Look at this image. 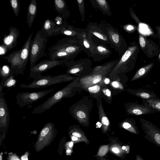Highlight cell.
Masks as SVG:
<instances>
[{
    "label": "cell",
    "instance_id": "cell-41",
    "mask_svg": "<svg viewBox=\"0 0 160 160\" xmlns=\"http://www.w3.org/2000/svg\"><path fill=\"white\" fill-rule=\"evenodd\" d=\"M70 137L72 141L74 143H78L83 141L80 138L77 137L72 135H70Z\"/></svg>",
    "mask_w": 160,
    "mask_h": 160
},
{
    "label": "cell",
    "instance_id": "cell-47",
    "mask_svg": "<svg viewBox=\"0 0 160 160\" xmlns=\"http://www.w3.org/2000/svg\"><path fill=\"white\" fill-rule=\"evenodd\" d=\"M28 155L26 154L23 156L21 158L22 160H28Z\"/></svg>",
    "mask_w": 160,
    "mask_h": 160
},
{
    "label": "cell",
    "instance_id": "cell-36",
    "mask_svg": "<svg viewBox=\"0 0 160 160\" xmlns=\"http://www.w3.org/2000/svg\"><path fill=\"white\" fill-rule=\"evenodd\" d=\"M11 69L8 66L4 65L0 69V73L2 78L8 76L11 72Z\"/></svg>",
    "mask_w": 160,
    "mask_h": 160
},
{
    "label": "cell",
    "instance_id": "cell-42",
    "mask_svg": "<svg viewBox=\"0 0 160 160\" xmlns=\"http://www.w3.org/2000/svg\"><path fill=\"white\" fill-rule=\"evenodd\" d=\"M101 76L100 75H98L95 76L93 80V82L94 83H96L99 82L101 79Z\"/></svg>",
    "mask_w": 160,
    "mask_h": 160
},
{
    "label": "cell",
    "instance_id": "cell-27",
    "mask_svg": "<svg viewBox=\"0 0 160 160\" xmlns=\"http://www.w3.org/2000/svg\"><path fill=\"white\" fill-rule=\"evenodd\" d=\"M66 19L60 15L56 16L53 19L55 25V29H58L67 26L69 24Z\"/></svg>",
    "mask_w": 160,
    "mask_h": 160
},
{
    "label": "cell",
    "instance_id": "cell-9",
    "mask_svg": "<svg viewBox=\"0 0 160 160\" xmlns=\"http://www.w3.org/2000/svg\"><path fill=\"white\" fill-rule=\"evenodd\" d=\"M54 89L53 88L47 90L18 93L16 96V103L20 108L23 107L41 99Z\"/></svg>",
    "mask_w": 160,
    "mask_h": 160
},
{
    "label": "cell",
    "instance_id": "cell-25",
    "mask_svg": "<svg viewBox=\"0 0 160 160\" xmlns=\"http://www.w3.org/2000/svg\"><path fill=\"white\" fill-rule=\"evenodd\" d=\"M154 65V63L152 62L139 68L137 71L131 81H134L145 77L151 71Z\"/></svg>",
    "mask_w": 160,
    "mask_h": 160
},
{
    "label": "cell",
    "instance_id": "cell-43",
    "mask_svg": "<svg viewBox=\"0 0 160 160\" xmlns=\"http://www.w3.org/2000/svg\"><path fill=\"white\" fill-rule=\"evenodd\" d=\"M157 30V35L159 40V44L160 46V26H157L155 27Z\"/></svg>",
    "mask_w": 160,
    "mask_h": 160
},
{
    "label": "cell",
    "instance_id": "cell-5",
    "mask_svg": "<svg viewBox=\"0 0 160 160\" xmlns=\"http://www.w3.org/2000/svg\"><path fill=\"white\" fill-rule=\"evenodd\" d=\"M139 52V47L137 43L135 42H130L128 48L120 58L113 71L120 69L126 70L133 69L135 66Z\"/></svg>",
    "mask_w": 160,
    "mask_h": 160
},
{
    "label": "cell",
    "instance_id": "cell-40",
    "mask_svg": "<svg viewBox=\"0 0 160 160\" xmlns=\"http://www.w3.org/2000/svg\"><path fill=\"white\" fill-rule=\"evenodd\" d=\"M102 122L104 125L107 127L108 126L109 124V120L106 117H103L102 118Z\"/></svg>",
    "mask_w": 160,
    "mask_h": 160
},
{
    "label": "cell",
    "instance_id": "cell-55",
    "mask_svg": "<svg viewBox=\"0 0 160 160\" xmlns=\"http://www.w3.org/2000/svg\"><path fill=\"white\" fill-rule=\"evenodd\" d=\"M2 154H3V153H2V152L1 153V154H0V160H2Z\"/></svg>",
    "mask_w": 160,
    "mask_h": 160
},
{
    "label": "cell",
    "instance_id": "cell-32",
    "mask_svg": "<svg viewBox=\"0 0 160 160\" xmlns=\"http://www.w3.org/2000/svg\"><path fill=\"white\" fill-rule=\"evenodd\" d=\"M9 1L15 16L18 17L20 10L19 1L18 0H9Z\"/></svg>",
    "mask_w": 160,
    "mask_h": 160
},
{
    "label": "cell",
    "instance_id": "cell-35",
    "mask_svg": "<svg viewBox=\"0 0 160 160\" xmlns=\"http://www.w3.org/2000/svg\"><path fill=\"white\" fill-rule=\"evenodd\" d=\"M123 29L128 33H132L138 29V27L134 25L128 24L124 25Z\"/></svg>",
    "mask_w": 160,
    "mask_h": 160
},
{
    "label": "cell",
    "instance_id": "cell-22",
    "mask_svg": "<svg viewBox=\"0 0 160 160\" xmlns=\"http://www.w3.org/2000/svg\"><path fill=\"white\" fill-rule=\"evenodd\" d=\"M91 3L93 7L98 9L103 14L109 16H112L110 6L106 0H91Z\"/></svg>",
    "mask_w": 160,
    "mask_h": 160
},
{
    "label": "cell",
    "instance_id": "cell-48",
    "mask_svg": "<svg viewBox=\"0 0 160 160\" xmlns=\"http://www.w3.org/2000/svg\"><path fill=\"white\" fill-rule=\"evenodd\" d=\"M112 85L115 88L118 87L119 86V85L118 82L115 81L113 82L112 83Z\"/></svg>",
    "mask_w": 160,
    "mask_h": 160
},
{
    "label": "cell",
    "instance_id": "cell-3",
    "mask_svg": "<svg viewBox=\"0 0 160 160\" xmlns=\"http://www.w3.org/2000/svg\"><path fill=\"white\" fill-rule=\"evenodd\" d=\"M83 50L84 48L80 38L67 37L59 40L53 46L50 47L48 52H65L74 59Z\"/></svg>",
    "mask_w": 160,
    "mask_h": 160
},
{
    "label": "cell",
    "instance_id": "cell-17",
    "mask_svg": "<svg viewBox=\"0 0 160 160\" xmlns=\"http://www.w3.org/2000/svg\"><path fill=\"white\" fill-rule=\"evenodd\" d=\"M8 34H5L2 39V44L5 46L8 51L16 46L17 43V39L20 36V32L16 27H11L9 28Z\"/></svg>",
    "mask_w": 160,
    "mask_h": 160
},
{
    "label": "cell",
    "instance_id": "cell-26",
    "mask_svg": "<svg viewBox=\"0 0 160 160\" xmlns=\"http://www.w3.org/2000/svg\"><path fill=\"white\" fill-rule=\"evenodd\" d=\"M55 25L53 20L47 18L44 22L41 29L47 34L49 38L53 36L55 31Z\"/></svg>",
    "mask_w": 160,
    "mask_h": 160
},
{
    "label": "cell",
    "instance_id": "cell-23",
    "mask_svg": "<svg viewBox=\"0 0 160 160\" xmlns=\"http://www.w3.org/2000/svg\"><path fill=\"white\" fill-rule=\"evenodd\" d=\"M130 92L131 94L142 100H148L158 97L154 91L145 89L139 88L132 90L130 91Z\"/></svg>",
    "mask_w": 160,
    "mask_h": 160
},
{
    "label": "cell",
    "instance_id": "cell-28",
    "mask_svg": "<svg viewBox=\"0 0 160 160\" xmlns=\"http://www.w3.org/2000/svg\"><path fill=\"white\" fill-rule=\"evenodd\" d=\"M145 100L149 107L160 112V98L157 97Z\"/></svg>",
    "mask_w": 160,
    "mask_h": 160
},
{
    "label": "cell",
    "instance_id": "cell-18",
    "mask_svg": "<svg viewBox=\"0 0 160 160\" xmlns=\"http://www.w3.org/2000/svg\"><path fill=\"white\" fill-rule=\"evenodd\" d=\"M96 53L92 58L95 61H98L109 58L112 54V51L105 44L95 42Z\"/></svg>",
    "mask_w": 160,
    "mask_h": 160
},
{
    "label": "cell",
    "instance_id": "cell-49",
    "mask_svg": "<svg viewBox=\"0 0 160 160\" xmlns=\"http://www.w3.org/2000/svg\"><path fill=\"white\" fill-rule=\"evenodd\" d=\"M106 93L108 97H109L111 95V92L108 89H107L106 90Z\"/></svg>",
    "mask_w": 160,
    "mask_h": 160
},
{
    "label": "cell",
    "instance_id": "cell-10",
    "mask_svg": "<svg viewBox=\"0 0 160 160\" xmlns=\"http://www.w3.org/2000/svg\"><path fill=\"white\" fill-rule=\"evenodd\" d=\"M67 61L65 59L54 60L50 59L42 61L33 67L30 68L29 76L34 79L42 73L56 66L62 65Z\"/></svg>",
    "mask_w": 160,
    "mask_h": 160
},
{
    "label": "cell",
    "instance_id": "cell-16",
    "mask_svg": "<svg viewBox=\"0 0 160 160\" xmlns=\"http://www.w3.org/2000/svg\"><path fill=\"white\" fill-rule=\"evenodd\" d=\"M142 104L135 103L129 104L128 108L129 113L137 116L153 113L158 111L147 104L145 100H142Z\"/></svg>",
    "mask_w": 160,
    "mask_h": 160
},
{
    "label": "cell",
    "instance_id": "cell-52",
    "mask_svg": "<svg viewBox=\"0 0 160 160\" xmlns=\"http://www.w3.org/2000/svg\"><path fill=\"white\" fill-rule=\"evenodd\" d=\"M109 80L108 78H106L104 80V82L106 84H108L109 82Z\"/></svg>",
    "mask_w": 160,
    "mask_h": 160
},
{
    "label": "cell",
    "instance_id": "cell-38",
    "mask_svg": "<svg viewBox=\"0 0 160 160\" xmlns=\"http://www.w3.org/2000/svg\"><path fill=\"white\" fill-rule=\"evenodd\" d=\"M100 90V87L98 85H95L88 88L89 91L92 93H96Z\"/></svg>",
    "mask_w": 160,
    "mask_h": 160
},
{
    "label": "cell",
    "instance_id": "cell-45",
    "mask_svg": "<svg viewBox=\"0 0 160 160\" xmlns=\"http://www.w3.org/2000/svg\"><path fill=\"white\" fill-rule=\"evenodd\" d=\"M73 142L72 141H71L67 143L66 147L68 149H71L73 147Z\"/></svg>",
    "mask_w": 160,
    "mask_h": 160
},
{
    "label": "cell",
    "instance_id": "cell-19",
    "mask_svg": "<svg viewBox=\"0 0 160 160\" xmlns=\"http://www.w3.org/2000/svg\"><path fill=\"white\" fill-rule=\"evenodd\" d=\"M83 30V29L76 28L69 24L66 27L58 29H56L54 36L62 34L68 37L78 38Z\"/></svg>",
    "mask_w": 160,
    "mask_h": 160
},
{
    "label": "cell",
    "instance_id": "cell-29",
    "mask_svg": "<svg viewBox=\"0 0 160 160\" xmlns=\"http://www.w3.org/2000/svg\"><path fill=\"white\" fill-rule=\"evenodd\" d=\"M123 127L125 129L134 134H137L139 133L135 121L134 120L131 123L128 122H124L123 124Z\"/></svg>",
    "mask_w": 160,
    "mask_h": 160
},
{
    "label": "cell",
    "instance_id": "cell-8",
    "mask_svg": "<svg viewBox=\"0 0 160 160\" xmlns=\"http://www.w3.org/2000/svg\"><path fill=\"white\" fill-rule=\"evenodd\" d=\"M57 132L53 123L50 122L47 123L41 131L35 144L36 151L39 152L49 145Z\"/></svg>",
    "mask_w": 160,
    "mask_h": 160
},
{
    "label": "cell",
    "instance_id": "cell-44",
    "mask_svg": "<svg viewBox=\"0 0 160 160\" xmlns=\"http://www.w3.org/2000/svg\"><path fill=\"white\" fill-rule=\"evenodd\" d=\"M76 114L77 116L80 118H83L86 117L85 114L82 111H78L77 112Z\"/></svg>",
    "mask_w": 160,
    "mask_h": 160
},
{
    "label": "cell",
    "instance_id": "cell-7",
    "mask_svg": "<svg viewBox=\"0 0 160 160\" xmlns=\"http://www.w3.org/2000/svg\"><path fill=\"white\" fill-rule=\"evenodd\" d=\"M72 83H71L56 92L42 103L36 107L32 114H40L50 109L63 98L69 97L71 94Z\"/></svg>",
    "mask_w": 160,
    "mask_h": 160
},
{
    "label": "cell",
    "instance_id": "cell-11",
    "mask_svg": "<svg viewBox=\"0 0 160 160\" xmlns=\"http://www.w3.org/2000/svg\"><path fill=\"white\" fill-rule=\"evenodd\" d=\"M139 120L142 128L146 134L145 138L160 147V129L146 119L140 118Z\"/></svg>",
    "mask_w": 160,
    "mask_h": 160
},
{
    "label": "cell",
    "instance_id": "cell-50",
    "mask_svg": "<svg viewBox=\"0 0 160 160\" xmlns=\"http://www.w3.org/2000/svg\"><path fill=\"white\" fill-rule=\"evenodd\" d=\"M136 160H143L141 157L139 155H138L136 156Z\"/></svg>",
    "mask_w": 160,
    "mask_h": 160
},
{
    "label": "cell",
    "instance_id": "cell-24",
    "mask_svg": "<svg viewBox=\"0 0 160 160\" xmlns=\"http://www.w3.org/2000/svg\"><path fill=\"white\" fill-rule=\"evenodd\" d=\"M14 72L11 70L8 76L2 78L0 84V91H2L4 87L10 88L16 86L17 81L14 78Z\"/></svg>",
    "mask_w": 160,
    "mask_h": 160
},
{
    "label": "cell",
    "instance_id": "cell-46",
    "mask_svg": "<svg viewBox=\"0 0 160 160\" xmlns=\"http://www.w3.org/2000/svg\"><path fill=\"white\" fill-rule=\"evenodd\" d=\"M10 160H20V159L17 156L12 155L10 157Z\"/></svg>",
    "mask_w": 160,
    "mask_h": 160
},
{
    "label": "cell",
    "instance_id": "cell-1",
    "mask_svg": "<svg viewBox=\"0 0 160 160\" xmlns=\"http://www.w3.org/2000/svg\"><path fill=\"white\" fill-rule=\"evenodd\" d=\"M33 32H31L21 49L2 57L10 63L11 70L14 72L16 76L18 74H24L30 56V44Z\"/></svg>",
    "mask_w": 160,
    "mask_h": 160
},
{
    "label": "cell",
    "instance_id": "cell-14",
    "mask_svg": "<svg viewBox=\"0 0 160 160\" xmlns=\"http://www.w3.org/2000/svg\"><path fill=\"white\" fill-rule=\"evenodd\" d=\"M92 35L85 28L78 36L81 41L84 48L83 51L89 57L92 58L96 53V48L94 42L92 38Z\"/></svg>",
    "mask_w": 160,
    "mask_h": 160
},
{
    "label": "cell",
    "instance_id": "cell-2",
    "mask_svg": "<svg viewBox=\"0 0 160 160\" xmlns=\"http://www.w3.org/2000/svg\"><path fill=\"white\" fill-rule=\"evenodd\" d=\"M48 38L47 34L41 29L37 32L31 40L29 56L30 68L33 67L40 58L47 55L45 51Z\"/></svg>",
    "mask_w": 160,
    "mask_h": 160
},
{
    "label": "cell",
    "instance_id": "cell-12",
    "mask_svg": "<svg viewBox=\"0 0 160 160\" xmlns=\"http://www.w3.org/2000/svg\"><path fill=\"white\" fill-rule=\"evenodd\" d=\"M85 29L91 34L92 38L94 42L110 46L109 38L100 23L89 22Z\"/></svg>",
    "mask_w": 160,
    "mask_h": 160
},
{
    "label": "cell",
    "instance_id": "cell-39",
    "mask_svg": "<svg viewBox=\"0 0 160 160\" xmlns=\"http://www.w3.org/2000/svg\"><path fill=\"white\" fill-rule=\"evenodd\" d=\"M8 50L7 48L2 44H0V55L1 56L6 54Z\"/></svg>",
    "mask_w": 160,
    "mask_h": 160
},
{
    "label": "cell",
    "instance_id": "cell-33",
    "mask_svg": "<svg viewBox=\"0 0 160 160\" xmlns=\"http://www.w3.org/2000/svg\"><path fill=\"white\" fill-rule=\"evenodd\" d=\"M122 150V148L117 144L112 145L110 148V150L112 152L120 157L123 155Z\"/></svg>",
    "mask_w": 160,
    "mask_h": 160
},
{
    "label": "cell",
    "instance_id": "cell-20",
    "mask_svg": "<svg viewBox=\"0 0 160 160\" xmlns=\"http://www.w3.org/2000/svg\"><path fill=\"white\" fill-rule=\"evenodd\" d=\"M37 12L36 0H31L27 10V23L28 28L32 27Z\"/></svg>",
    "mask_w": 160,
    "mask_h": 160
},
{
    "label": "cell",
    "instance_id": "cell-53",
    "mask_svg": "<svg viewBox=\"0 0 160 160\" xmlns=\"http://www.w3.org/2000/svg\"><path fill=\"white\" fill-rule=\"evenodd\" d=\"M66 152L68 153H71L72 152V150L69 149H68L66 151Z\"/></svg>",
    "mask_w": 160,
    "mask_h": 160
},
{
    "label": "cell",
    "instance_id": "cell-37",
    "mask_svg": "<svg viewBox=\"0 0 160 160\" xmlns=\"http://www.w3.org/2000/svg\"><path fill=\"white\" fill-rule=\"evenodd\" d=\"M129 10L132 18L135 20L138 25V26H139V25L142 23V22L139 19L138 17L133 11L132 8H130Z\"/></svg>",
    "mask_w": 160,
    "mask_h": 160
},
{
    "label": "cell",
    "instance_id": "cell-30",
    "mask_svg": "<svg viewBox=\"0 0 160 160\" xmlns=\"http://www.w3.org/2000/svg\"><path fill=\"white\" fill-rule=\"evenodd\" d=\"M69 134L80 138L83 141L88 144L89 143V141L85 135L81 131L77 129H72L70 131Z\"/></svg>",
    "mask_w": 160,
    "mask_h": 160
},
{
    "label": "cell",
    "instance_id": "cell-54",
    "mask_svg": "<svg viewBox=\"0 0 160 160\" xmlns=\"http://www.w3.org/2000/svg\"><path fill=\"white\" fill-rule=\"evenodd\" d=\"M98 158H99V160H109L104 158L102 157H99Z\"/></svg>",
    "mask_w": 160,
    "mask_h": 160
},
{
    "label": "cell",
    "instance_id": "cell-51",
    "mask_svg": "<svg viewBox=\"0 0 160 160\" xmlns=\"http://www.w3.org/2000/svg\"><path fill=\"white\" fill-rule=\"evenodd\" d=\"M158 57L157 60L158 61V62H160V48L159 49L158 54Z\"/></svg>",
    "mask_w": 160,
    "mask_h": 160
},
{
    "label": "cell",
    "instance_id": "cell-21",
    "mask_svg": "<svg viewBox=\"0 0 160 160\" xmlns=\"http://www.w3.org/2000/svg\"><path fill=\"white\" fill-rule=\"evenodd\" d=\"M54 3L55 9L59 15L66 19L69 17L70 11L64 0H54Z\"/></svg>",
    "mask_w": 160,
    "mask_h": 160
},
{
    "label": "cell",
    "instance_id": "cell-34",
    "mask_svg": "<svg viewBox=\"0 0 160 160\" xmlns=\"http://www.w3.org/2000/svg\"><path fill=\"white\" fill-rule=\"evenodd\" d=\"M109 147V145H103L101 146L99 148L96 156L102 157L105 156L108 151Z\"/></svg>",
    "mask_w": 160,
    "mask_h": 160
},
{
    "label": "cell",
    "instance_id": "cell-13",
    "mask_svg": "<svg viewBox=\"0 0 160 160\" xmlns=\"http://www.w3.org/2000/svg\"><path fill=\"white\" fill-rule=\"evenodd\" d=\"M138 41L140 49L147 57L152 58L158 56L160 48L155 42L149 39H147L141 34L138 35Z\"/></svg>",
    "mask_w": 160,
    "mask_h": 160
},
{
    "label": "cell",
    "instance_id": "cell-15",
    "mask_svg": "<svg viewBox=\"0 0 160 160\" xmlns=\"http://www.w3.org/2000/svg\"><path fill=\"white\" fill-rule=\"evenodd\" d=\"M4 94L2 91H0V128L1 131L5 132L8 128L10 118Z\"/></svg>",
    "mask_w": 160,
    "mask_h": 160
},
{
    "label": "cell",
    "instance_id": "cell-6",
    "mask_svg": "<svg viewBox=\"0 0 160 160\" xmlns=\"http://www.w3.org/2000/svg\"><path fill=\"white\" fill-rule=\"evenodd\" d=\"M72 77L68 74H62L55 76L48 75L42 76V75L34 79L30 83L20 84L22 88H37L46 87L53 84L61 83L69 81Z\"/></svg>",
    "mask_w": 160,
    "mask_h": 160
},
{
    "label": "cell",
    "instance_id": "cell-31",
    "mask_svg": "<svg viewBox=\"0 0 160 160\" xmlns=\"http://www.w3.org/2000/svg\"><path fill=\"white\" fill-rule=\"evenodd\" d=\"M84 0H78L76 1L83 22L85 19V9Z\"/></svg>",
    "mask_w": 160,
    "mask_h": 160
},
{
    "label": "cell",
    "instance_id": "cell-4",
    "mask_svg": "<svg viewBox=\"0 0 160 160\" xmlns=\"http://www.w3.org/2000/svg\"><path fill=\"white\" fill-rule=\"evenodd\" d=\"M107 34L110 42V47L114 49L120 57L124 54L128 48L126 41L118 30L105 21L100 23Z\"/></svg>",
    "mask_w": 160,
    "mask_h": 160
}]
</instances>
